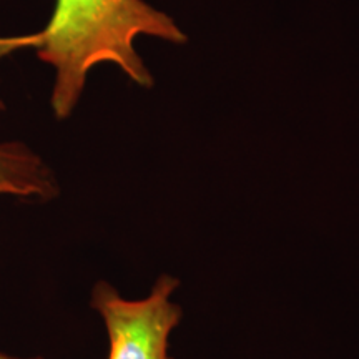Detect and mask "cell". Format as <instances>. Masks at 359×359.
I'll return each instance as SVG.
<instances>
[{
  "instance_id": "5",
  "label": "cell",
  "mask_w": 359,
  "mask_h": 359,
  "mask_svg": "<svg viewBox=\"0 0 359 359\" xmlns=\"http://www.w3.org/2000/svg\"><path fill=\"white\" fill-rule=\"evenodd\" d=\"M0 359H24V358H13V356H8V354L0 353ZM30 359H43V358H30Z\"/></svg>"
},
{
  "instance_id": "3",
  "label": "cell",
  "mask_w": 359,
  "mask_h": 359,
  "mask_svg": "<svg viewBox=\"0 0 359 359\" xmlns=\"http://www.w3.org/2000/svg\"><path fill=\"white\" fill-rule=\"evenodd\" d=\"M58 190L55 173L32 148L20 142L0 143V196L50 201Z\"/></svg>"
},
{
  "instance_id": "1",
  "label": "cell",
  "mask_w": 359,
  "mask_h": 359,
  "mask_svg": "<svg viewBox=\"0 0 359 359\" xmlns=\"http://www.w3.org/2000/svg\"><path fill=\"white\" fill-rule=\"evenodd\" d=\"M138 37L188 42L172 15L145 0H57L34 48L55 72L50 103L58 120L74 114L90 70L102 64L115 65L138 87H154V74L135 47Z\"/></svg>"
},
{
  "instance_id": "4",
  "label": "cell",
  "mask_w": 359,
  "mask_h": 359,
  "mask_svg": "<svg viewBox=\"0 0 359 359\" xmlns=\"http://www.w3.org/2000/svg\"><path fill=\"white\" fill-rule=\"evenodd\" d=\"M39 40V34L22 35V37H0V58L11 55L12 52L22 50L27 47H35ZM2 100H0V109H2Z\"/></svg>"
},
{
  "instance_id": "2",
  "label": "cell",
  "mask_w": 359,
  "mask_h": 359,
  "mask_svg": "<svg viewBox=\"0 0 359 359\" xmlns=\"http://www.w3.org/2000/svg\"><path fill=\"white\" fill-rule=\"evenodd\" d=\"M180 281L163 275L143 299H127L110 283L92 290V308L100 314L109 334V359H172L168 339L182 320L172 296Z\"/></svg>"
}]
</instances>
